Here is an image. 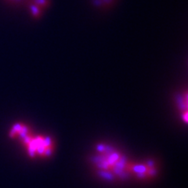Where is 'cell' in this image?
<instances>
[{"label":"cell","mask_w":188,"mask_h":188,"mask_svg":"<svg viewBox=\"0 0 188 188\" xmlns=\"http://www.w3.org/2000/svg\"><path fill=\"white\" fill-rule=\"evenodd\" d=\"M10 138L19 140L31 157H46L52 154L54 144L51 137L34 134L30 127L18 122L12 125L10 130Z\"/></svg>","instance_id":"obj_1"},{"label":"cell","mask_w":188,"mask_h":188,"mask_svg":"<svg viewBox=\"0 0 188 188\" xmlns=\"http://www.w3.org/2000/svg\"><path fill=\"white\" fill-rule=\"evenodd\" d=\"M97 151L99 154L95 157L94 162L99 169L111 171L119 177H123L122 175L126 174L129 169L132 170V167L129 168L126 161L123 159L120 154L112 150L110 147L100 144L98 147Z\"/></svg>","instance_id":"obj_2"}]
</instances>
